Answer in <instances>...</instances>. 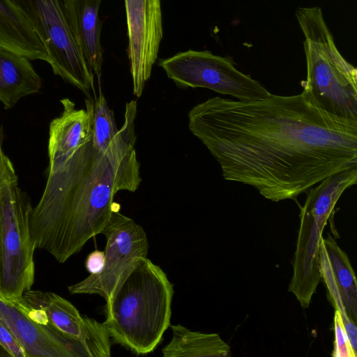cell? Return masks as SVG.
<instances>
[{"mask_svg": "<svg viewBox=\"0 0 357 357\" xmlns=\"http://www.w3.org/2000/svg\"><path fill=\"white\" fill-rule=\"evenodd\" d=\"M188 116L223 178L273 202L295 199L329 175L357 167V121L320 110L301 93L253 100L215 96Z\"/></svg>", "mask_w": 357, "mask_h": 357, "instance_id": "obj_1", "label": "cell"}, {"mask_svg": "<svg viewBox=\"0 0 357 357\" xmlns=\"http://www.w3.org/2000/svg\"><path fill=\"white\" fill-rule=\"evenodd\" d=\"M137 101L126 105L123 123L107 148L93 144V125L87 137L59 171L48 174L38 204L32 208L30 230L36 249L46 250L59 263L79 252L101 234L121 190L135 192L141 181L135 145Z\"/></svg>", "mask_w": 357, "mask_h": 357, "instance_id": "obj_2", "label": "cell"}, {"mask_svg": "<svg viewBox=\"0 0 357 357\" xmlns=\"http://www.w3.org/2000/svg\"><path fill=\"white\" fill-rule=\"evenodd\" d=\"M173 284L147 257H139L106 299L105 324L111 340L136 354L155 350L170 326Z\"/></svg>", "mask_w": 357, "mask_h": 357, "instance_id": "obj_3", "label": "cell"}, {"mask_svg": "<svg viewBox=\"0 0 357 357\" xmlns=\"http://www.w3.org/2000/svg\"><path fill=\"white\" fill-rule=\"evenodd\" d=\"M296 17L304 36L307 76L301 95L312 105L357 121V69L337 48L320 7H299Z\"/></svg>", "mask_w": 357, "mask_h": 357, "instance_id": "obj_4", "label": "cell"}, {"mask_svg": "<svg viewBox=\"0 0 357 357\" xmlns=\"http://www.w3.org/2000/svg\"><path fill=\"white\" fill-rule=\"evenodd\" d=\"M0 166V294L15 299L30 290L34 282L36 246L30 230L33 208L20 190L13 164L3 151Z\"/></svg>", "mask_w": 357, "mask_h": 357, "instance_id": "obj_5", "label": "cell"}, {"mask_svg": "<svg viewBox=\"0 0 357 357\" xmlns=\"http://www.w3.org/2000/svg\"><path fill=\"white\" fill-rule=\"evenodd\" d=\"M357 167L333 173L310 188L300 213V227L289 291L308 307L321 280L319 245L327 221L342 193L356 184Z\"/></svg>", "mask_w": 357, "mask_h": 357, "instance_id": "obj_6", "label": "cell"}, {"mask_svg": "<svg viewBox=\"0 0 357 357\" xmlns=\"http://www.w3.org/2000/svg\"><path fill=\"white\" fill-rule=\"evenodd\" d=\"M10 1L25 16L40 39L54 74L91 98V91L95 92L94 73L73 31L68 0Z\"/></svg>", "mask_w": 357, "mask_h": 357, "instance_id": "obj_7", "label": "cell"}, {"mask_svg": "<svg viewBox=\"0 0 357 357\" xmlns=\"http://www.w3.org/2000/svg\"><path fill=\"white\" fill-rule=\"evenodd\" d=\"M159 66L182 89L206 88L238 100H259L271 94L260 82L238 70L229 58L208 50L179 52L161 59Z\"/></svg>", "mask_w": 357, "mask_h": 357, "instance_id": "obj_8", "label": "cell"}, {"mask_svg": "<svg viewBox=\"0 0 357 357\" xmlns=\"http://www.w3.org/2000/svg\"><path fill=\"white\" fill-rule=\"evenodd\" d=\"M106 237L105 264L98 274H90L68 287L73 294H97L107 299L139 257H147L149 242L144 229L115 209L101 232Z\"/></svg>", "mask_w": 357, "mask_h": 357, "instance_id": "obj_9", "label": "cell"}, {"mask_svg": "<svg viewBox=\"0 0 357 357\" xmlns=\"http://www.w3.org/2000/svg\"><path fill=\"white\" fill-rule=\"evenodd\" d=\"M125 8L133 94L139 98L162 38L161 0H125Z\"/></svg>", "mask_w": 357, "mask_h": 357, "instance_id": "obj_10", "label": "cell"}, {"mask_svg": "<svg viewBox=\"0 0 357 357\" xmlns=\"http://www.w3.org/2000/svg\"><path fill=\"white\" fill-rule=\"evenodd\" d=\"M0 319L15 334L28 357H93L82 341L66 336L50 323L33 320L13 300L1 294Z\"/></svg>", "mask_w": 357, "mask_h": 357, "instance_id": "obj_11", "label": "cell"}, {"mask_svg": "<svg viewBox=\"0 0 357 357\" xmlns=\"http://www.w3.org/2000/svg\"><path fill=\"white\" fill-rule=\"evenodd\" d=\"M319 263L329 300L339 312L350 344L356 352V278L347 255L330 234L321 239Z\"/></svg>", "mask_w": 357, "mask_h": 357, "instance_id": "obj_12", "label": "cell"}, {"mask_svg": "<svg viewBox=\"0 0 357 357\" xmlns=\"http://www.w3.org/2000/svg\"><path fill=\"white\" fill-rule=\"evenodd\" d=\"M21 298L27 305L42 309L56 330L84 343L93 357L110 356L112 342L104 322L83 317L71 303L52 292L30 289Z\"/></svg>", "mask_w": 357, "mask_h": 357, "instance_id": "obj_13", "label": "cell"}, {"mask_svg": "<svg viewBox=\"0 0 357 357\" xmlns=\"http://www.w3.org/2000/svg\"><path fill=\"white\" fill-rule=\"evenodd\" d=\"M86 109H76L68 98L61 100L63 110L50 125L48 155L49 173L60 170L87 137L93 125L94 102L85 99Z\"/></svg>", "mask_w": 357, "mask_h": 357, "instance_id": "obj_14", "label": "cell"}, {"mask_svg": "<svg viewBox=\"0 0 357 357\" xmlns=\"http://www.w3.org/2000/svg\"><path fill=\"white\" fill-rule=\"evenodd\" d=\"M102 0H68L67 7L73 31L86 61L98 79L103 62L98 17Z\"/></svg>", "mask_w": 357, "mask_h": 357, "instance_id": "obj_15", "label": "cell"}, {"mask_svg": "<svg viewBox=\"0 0 357 357\" xmlns=\"http://www.w3.org/2000/svg\"><path fill=\"white\" fill-rule=\"evenodd\" d=\"M0 47L31 60L47 62V53L40 39L10 0H0Z\"/></svg>", "mask_w": 357, "mask_h": 357, "instance_id": "obj_16", "label": "cell"}, {"mask_svg": "<svg viewBox=\"0 0 357 357\" xmlns=\"http://www.w3.org/2000/svg\"><path fill=\"white\" fill-rule=\"evenodd\" d=\"M29 60L0 47V101L6 108L40 89L41 79Z\"/></svg>", "mask_w": 357, "mask_h": 357, "instance_id": "obj_17", "label": "cell"}, {"mask_svg": "<svg viewBox=\"0 0 357 357\" xmlns=\"http://www.w3.org/2000/svg\"><path fill=\"white\" fill-rule=\"evenodd\" d=\"M172 337L162 349L164 357H227L230 347L217 333L191 331L181 325L170 324Z\"/></svg>", "mask_w": 357, "mask_h": 357, "instance_id": "obj_18", "label": "cell"}, {"mask_svg": "<svg viewBox=\"0 0 357 357\" xmlns=\"http://www.w3.org/2000/svg\"><path fill=\"white\" fill-rule=\"evenodd\" d=\"M118 131L114 113L108 107L105 98L100 90L93 105L92 135L93 146L100 151L106 149Z\"/></svg>", "mask_w": 357, "mask_h": 357, "instance_id": "obj_19", "label": "cell"}, {"mask_svg": "<svg viewBox=\"0 0 357 357\" xmlns=\"http://www.w3.org/2000/svg\"><path fill=\"white\" fill-rule=\"evenodd\" d=\"M334 348L332 356L334 357H356L357 352L353 349L346 331L341 316L337 310L334 313Z\"/></svg>", "mask_w": 357, "mask_h": 357, "instance_id": "obj_20", "label": "cell"}, {"mask_svg": "<svg viewBox=\"0 0 357 357\" xmlns=\"http://www.w3.org/2000/svg\"><path fill=\"white\" fill-rule=\"evenodd\" d=\"M0 347L12 357H28V355L10 328L0 319Z\"/></svg>", "mask_w": 357, "mask_h": 357, "instance_id": "obj_21", "label": "cell"}, {"mask_svg": "<svg viewBox=\"0 0 357 357\" xmlns=\"http://www.w3.org/2000/svg\"><path fill=\"white\" fill-rule=\"evenodd\" d=\"M105 251L94 250L91 252L86 259V268L90 274L99 273L104 266Z\"/></svg>", "mask_w": 357, "mask_h": 357, "instance_id": "obj_22", "label": "cell"}, {"mask_svg": "<svg viewBox=\"0 0 357 357\" xmlns=\"http://www.w3.org/2000/svg\"><path fill=\"white\" fill-rule=\"evenodd\" d=\"M2 148H1V143L0 142V154H1V152L2 151ZM1 166H0V193H1Z\"/></svg>", "mask_w": 357, "mask_h": 357, "instance_id": "obj_23", "label": "cell"}, {"mask_svg": "<svg viewBox=\"0 0 357 357\" xmlns=\"http://www.w3.org/2000/svg\"><path fill=\"white\" fill-rule=\"evenodd\" d=\"M0 267H1V243H0ZM0 290H1V285H0Z\"/></svg>", "mask_w": 357, "mask_h": 357, "instance_id": "obj_24", "label": "cell"}]
</instances>
